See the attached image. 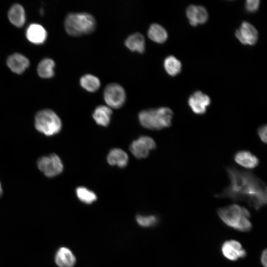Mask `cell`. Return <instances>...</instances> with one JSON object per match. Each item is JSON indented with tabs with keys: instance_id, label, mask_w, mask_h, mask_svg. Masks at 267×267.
<instances>
[{
	"instance_id": "cell-1",
	"label": "cell",
	"mask_w": 267,
	"mask_h": 267,
	"mask_svg": "<svg viewBox=\"0 0 267 267\" xmlns=\"http://www.w3.org/2000/svg\"><path fill=\"white\" fill-rule=\"evenodd\" d=\"M226 171L229 184L216 196L245 201L257 210L266 204V184L252 172L239 170L233 166L227 167Z\"/></svg>"
},
{
	"instance_id": "cell-2",
	"label": "cell",
	"mask_w": 267,
	"mask_h": 267,
	"mask_svg": "<svg viewBox=\"0 0 267 267\" xmlns=\"http://www.w3.org/2000/svg\"><path fill=\"white\" fill-rule=\"evenodd\" d=\"M217 213L227 226L240 231L247 232L252 228L249 220L251 214L245 207L231 204L219 208Z\"/></svg>"
},
{
	"instance_id": "cell-3",
	"label": "cell",
	"mask_w": 267,
	"mask_h": 267,
	"mask_svg": "<svg viewBox=\"0 0 267 267\" xmlns=\"http://www.w3.org/2000/svg\"><path fill=\"white\" fill-rule=\"evenodd\" d=\"M174 113L167 107L149 108L140 111L138 117L140 125L148 130H160L171 126Z\"/></svg>"
},
{
	"instance_id": "cell-4",
	"label": "cell",
	"mask_w": 267,
	"mask_h": 267,
	"mask_svg": "<svg viewBox=\"0 0 267 267\" xmlns=\"http://www.w3.org/2000/svg\"><path fill=\"white\" fill-rule=\"evenodd\" d=\"M64 26L68 34L77 36L92 32L95 28L96 21L89 13L71 12L66 16Z\"/></svg>"
},
{
	"instance_id": "cell-5",
	"label": "cell",
	"mask_w": 267,
	"mask_h": 267,
	"mask_svg": "<svg viewBox=\"0 0 267 267\" xmlns=\"http://www.w3.org/2000/svg\"><path fill=\"white\" fill-rule=\"evenodd\" d=\"M35 126L39 132L50 136L60 131L62 123L60 118L54 111L44 109L40 111L36 115Z\"/></svg>"
},
{
	"instance_id": "cell-6",
	"label": "cell",
	"mask_w": 267,
	"mask_h": 267,
	"mask_svg": "<svg viewBox=\"0 0 267 267\" xmlns=\"http://www.w3.org/2000/svg\"><path fill=\"white\" fill-rule=\"evenodd\" d=\"M103 97L108 106L113 108H119L121 107L125 102L126 91L121 85L111 83L105 87Z\"/></svg>"
},
{
	"instance_id": "cell-7",
	"label": "cell",
	"mask_w": 267,
	"mask_h": 267,
	"mask_svg": "<svg viewBox=\"0 0 267 267\" xmlns=\"http://www.w3.org/2000/svg\"><path fill=\"white\" fill-rule=\"evenodd\" d=\"M37 164L40 170L48 177H53L60 174L63 169L60 158L55 154L40 158Z\"/></svg>"
},
{
	"instance_id": "cell-8",
	"label": "cell",
	"mask_w": 267,
	"mask_h": 267,
	"mask_svg": "<svg viewBox=\"0 0 267 267\" xmlns=\"http://www.w3.org/2000/svg\"><path fill=\"white\" fill-rule=\"evenodd\" d=\"M156 147L154 140L147 135H142L134 140L130 145V150L138 159L146 158L150 151Z\"/></svg>"
},
{
	"instance_id": "cell-9",
	"label": "cell",
	"mask_w": 267,
	"mask_h": 267,
	"mask_svg": "<svg viewBox=\"0 0 267 267\" xmlns=\"http://www.w3.org/2000/svg\"><path fill=\"white\" fill-rule=\"evenodd\" d=\"M211 104L210 98L201 91L191 94L188 99V104L192 111L197 115H203Z\"/></svg>"
},
{
	"instance_id": "cell-10",
	"label": "cell",
	"mask_w": 267,
	"mask_h": 267,
	"mask_svg": "<svg viewBox=\"0 0 267 267\" xmlns=\"http://www.w3.org/2000/svg\"><path fill=\"white\" fill-rule=\"evenodd\" d=\"M235 36L242 44L252 45L256 43L258 33L251 24L244 21L236 31Z\"/></svg>"
},
{
	"instance_id": "cell-11",
	"label": "cell",
	"mask_w": 267,
	"mask_h": 267,
	"mask_svg": "<svg viewBox=\"0 0 267 267\" xmlns=\"http://www.w3.org/2000/svg\"><path fill=\"white\" fill-rule=\"evenodd\" d=\"M223 256L227 259L235 261L239 258H243L247 255L246 251L237 241L230 240L225 241L221 247Z\"/></svg>"
},
{
	"instance_id": "cell-12",
	"label": "cell",
	"mask_w": 267,
	"mask_h": 267,
	"mask_svg": "<svg viewBox=\"0 0 267 267\" xmlns=\"http://www.w3.org/2000/svg\"><path fill=\"white\" fill-rule=\"evenodd\" d=\"M186 15L189 23L193 26L205 23L208 18L207 10L200 5H189L186 10Z\"/></svg>"
},
{
	"instance_id": "cell-13",
	"label": "cell",
	"mask_w": 267,
	"mask_h": 267,
	"mask_svg": "<svg viewBox=\"0 0 267 267\" xmlns=\"http://www.w3.org/2000/svg\"><path fill=\"white\" fill-rule=\"evenodd\" d=\"M235 162L239 165L248 169L257 167L260 161L258 158L248 150H240L234 156Z\"/></svg>"
},
{
	"instance_id": "cell-14",
	"label": "cell",
	"mask_w": 267,
	"mask_h": 267,
	"mask_svg": "<svg viewBox=\"0 0 267 267\" xmlns=\"http://www.w3.org/2000/svg\"><path fill=\"white\" fill-rule=\"evenodd\" d=\"M28 40L34 44H42L46 40L47 33L45 29L40 24L33 23L30 25L26 31Z\"/></svg>"
},
{
	"instance_id": "cell-15",
	"label": "cell",
	"mask_w": 267,
	"mask_h": 267,
	"mask_svg": "<svg viewBox=\"0 0 267 267\" xmlns=\"http://www.w3.org/2000/svg\"><path fill=\"white\" fill-rule=\"evenodd\" d=\"M28 59L23 55L15 53L10 55L7 59L9 68L16 74L22 73L29 66Z\"/></svg>"
},
{
	"instance_id": "cell-16",
	"label": "cell",
	"mask_w": 267,
	"mask_h": 267,
	"mask_svg": "<svg viewBox=\"0 0 267 267\" xmlns=\"http://www.w3.org/2000/svg\"><path fill=\"white\" fill-rule=\"evenodd\" d=\"M55 262L59 267H73L76 259L72 251L68 248H60L55 255Z\"/></svg>"
},
{
	"instance_id": "cell-17",
	"label": "cell",
	"mask_w": 267,
	"mask_h": 267,
	"mask_svg": "<svg viewBox=\"0 0 267 267\" xmlns=\"http://www.w3.org/2000/svg\"><path fill=\"white\" fill-rule=\"evenodd\" d=\"M112 111L107 105H100L95 108L92 117L96 123L101 126L107 127L110 122Z\"/></svg>"
},
{
	"instance_id": "cell-18",
	"label": "cell",
	"mask_w": 267,
	"mask_h": 267,
	"mask_svg": "<svg viewBox=\"0 0 267 267\" xmlns=\"http://www.w3.org/2000/svg\"><path fill=\"white\" fill-rule=\"evenodd\" d=\"M107 161L111 166L124 168L128 164L129 157L125 151L120 148H115L109 151L107 156Z\"/></svg>"
},
{
	"instance_id": "cell-19",
	"label": "cell",
	"mask_w": 267,
	"mask_h": 267,
	"mask_svg": "<svg viewBox=\"0 0 267 267\" xmlns=\"http://www.w3.org/2000/svg\"><path fill=\"white\" fill-rule=\"evenodd\" d=\"M125 44L132 51L142 53L145 50V39L143 35L139 32L129 35L125 40Z\"/></svg>"
},
{
	"instance_id": "cell-20",
	"label": "cell",
	"mask_w": 267,
	"mask_h": 267,
	"mask_svg": "<svg viewBox=\"0 0 267 267\" xmlns=\"http://www.w3.org/2000/svg\"><path fill=\"white\" fill-rule=\"evenodd\" d=\"M8 18L14 26L22 27L26 20L25 12L23 6L18 3L13 4L8 12Z\"/></svg>"
},
{
	"instance_id": "cell-21",
	"label": "cell",
	"mask_w": 267,
	"mask_h": 267,
	"mask_svg": "<svg viewBox=\"0 0 267 267\" xmlns=\"http://www.w3.org/2000/svg\"><path fill=\"white\" fill-rule=\"evenodd\" d=\"M147 35L151 40L159 44L165 42L168 36L166 30L158 23H152L150 25Z\"/></svg>"
},
{
	"instance_id": "cell-22",
	"label": "cell",
	"mask_w": 267,
	"mask_h": 267,
	"mask_svg": "<svg viewBox=\"0 0 267 267\" xmlns=\"http://www.w3.org/2000/svg\"><path fill=\"white\" fill-rule=\"evenodd\" d=\"M81 87L86 90L94 92L96 91L100 86V81L96 76L91 74H86L80 79Z\"/></svg>"
},
{
	"instance_id": "cell-23",
	"label": "cell",
	"mask_w": 267,
	"mask_h": 267,
	"mask_svg": "<svg viewBox=\"0 0 267 267\" xmlns=\"http://www.w3.org/2000/svg\"><path fill=\"white\" fill-rule=\"evenodd\" d=\"M55 63L50 58L42 60L38 64L37 72L39 76L43 78H49L54 75Z\"/></svg>"
},
{
	"instance_id": "cell-24",
	"label": "cell",
	"mask_w": 267,
	"mask_h": 267,
	"mask_svg": "<svg viewBox=\"0 0 267 267\" xmlns=\"http://www.w3.org/2000/svg\"><path fill=\"white\" fill-rule=\"evenodd\" d=\"M164 67L167 73L174 76L180 73L181 64L179 60L173 55L167 56L164 61Z\"/></svg>"
},
{
	"instance_id": "cell-25",
	"label": "cell",
	"mask_w": 267,
	"mask_h": 267,
	"mask_svg": "<svg viewBox=\"0 0 267 267\" xmlns=\"http://www.w3.org/2000/svg\"><path fill=\"white\" fill-rule=\"evenodd\" d=\"M76 193L78 198L81 202L87 204H91L97 199L95 193L84 186L77 187L76 189Z\"/></svg>"
},
{
	"instance_id": "cell-26",
	"label": "cell",
	"mask_w": 267,
	"mask_h": 267,
	"mask_svg": "<svg viewBox=\"0 0 267 267\" xmlns=\"http://www.w3.org/2000/svg\"><path fill=\"white\" fill-rule=\"evenodd\" d=\"M137 223L140 226L149 227L154 225L158 222L157 218L155 216L137 215L136 217Z\"/></svg>"
},
{
	"instance_id": "cell-27",
	"label": "cell",
	"mask_w": 267,
	"mask_h": 267,
	"mask_svg": "<svg viewBox=\"0 0 267 267\" xmlns=\"http://www.w3.org/2000/svg\"><path fill=\"white\" fill-rule=\"evenodd\" d=\"M259 5V0H247L246 1L245 8L248 11L254 12L258 9Z\"/></svg>"
},
{
	"instance_id": "cell-28",
	"label": "cell",
	"mask_w": 267,
	"mask_h": 267,
	"mask_svg": "<svg viewBox=\"0 0 267 267\" xmlns=\"http://www.w3.org/2000/svg\"><path fill=\"white\" fill-rule=\"evenodd\" d=\"M267 125L266 124L262 125L257 130L258 135L262 142L267 143Z\"/></svg>"
},
{
	"instance_id": "cell-29",
	"label": "cell",
	"mask_w": 267,
	"mask_h": 267,
	"mask_svg": "<svg viewBox=\"0 0 267 267\" xmlns=\"http://www.w3.org/2000/svg\"><path fill=\"white\" fill-rule=\"evenodd\" d=\"M267 249H265L261 256V262L264 267H267Z\"/></svg>"
},
{
	"instance_id": "cell-30",
	"label": "cell",
	"mask_w": 267,
	"mask_h": 267,
	"mask_svg": "<svg viewBox=\"0 0 267 267\" xmlns=\"http://www.w3.org/2000/svg\"><path fill=\"white\" fill-rule=\"evenodd\" d=\"M2 190L1 185V184L0 183V196H1V195L2 194Z\"/></svg>"
}]
</instances>
